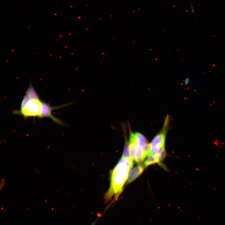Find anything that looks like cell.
<instances>
[{
  "label": "cell",
  "instance_id": "ba28073f",
  "mask_svg": "<svg viewBox=\"0 0 225 225\" xmlns=\"http://www.w3.org/2000/svg\"><path fill=\"white\" fill-rule=\"evenodd\" d=\"M26 93L29 96L31 99H40L37 93L31 83L28 88Z\"/></svg>",
  "mask_w": 225,
  "mask_h": 225
},
{
  "label": "cell",
  "instance_id": "30bf717a",
  "mask_svg": "<svg viewBox=\"0 0 225 225\" xmlns=\"http://www.w3.org/2000/svg\"><path fill=\"white\" fill-rule=\"evenodd\" d=\"M183 82L185 84L188 85L190 84L191 83L190 78L188 77H185L183 80Z\"/></svg>",
  "mask_w": 225,
  "mask_h": 225
},
{
  "label": "cell",
  "instance_id": "9c48e42d",
  "mask_svg": "<svg viewBox=\"0 0 225 225\" xmlns=\"http://www.w3.org/2000/svg\"><path fill=\"white\" fill-rule=\"evenodd\" d=\"M31 99L29 96L26 93L21 102L20 110L22 109Z\"/></svg>",
  "mask_w": 225,
  "mask_h": 225
},
{
  "label": "cell",
  "instance_id": "8992f818",
  "mask_svg": "<svg viewBox=\"0 0 225 225\" xmlns=\"http://www.w3.org/2000/svg\"><path fill=\"white\" fill-rule=\"evenodd\" d=\"M145 168L144 164H138L131 170L127 182L129 183L136 179L143 172Z\"/></svg>",
  "mask_w": 225,
  "mask_h": 225
},
{
  "label": "cell",
  "instance_id": "7a4b0ae2",
  "mask_svg": "<svg viewBox=\"0 0 225 225\" xmlns=\"http://www.w3.org/2000/svg\"><path fill=\"white\" fill-rule=\"evenodd\" d=\"M169 118L167 115L162 129L149 143V149L147 156H152L157 163L161 162L165 157V142L169 127Z\"/></svg>",
  "mask_w": 225,
  "mask_h": 225
},
{
  "label": "cell",
  "instance_id": "277c9868",
  "mask_svg": "<svg viewBox=\"0 0 225 225\" xmlns=\"http://www.w3.org/2000/svg\"><path fill=\"white\" fill-rule=\"evenodd\" d=\"M42 102L40 99H31L22 109L15 111V113H19L25 118L29 117H39L41 112Z\"/></svg>",
  "mask_w": 225,
  "mask_h": 225
},
{
  "label": "cell",
  "instance_id": "5b68a950",
  "mask_svg": "<svg viewBox=\"0 0 225 225\" xmlns=\"http://www.w3.org/2000/svg\"><path fill=\"white\" fill-rule=\"evenodd\" d=\"M64 106H65V105L58 107H51L47 103L42 101L41 112L39 118H49L58 124H64L60 120L54 117L52 113L53 110L59 108L61 107H62Z\"/></svg>",
  "mask_w": 225,
  "mask_h": 225
},
{
  "label": "cell",
  "instance_id": "52a82bcc",
  "mask_svg": "<svg viewBox=\"0 0 225 225\" xmlns=\"http://www.w3.org/2000/svg\"><path fill=\"white\" fill-rule=\"evenodd\" d=\"M122 158L133 160L131 154L128 142L125 140L123 151Z\"/></svg>",
  "mask_w": 225,
  "mask_h": 225
},
{
  "label": "cell",
  "instance_id": "3957f363",
  "mask_svg": "<svg viewBox=\"0 0 225 225\" xmlns=\"http://www.w3.org/2000/svg\"><path fill=\"white\" fill-rule=\"evenodd\" d=\"M134 136L137 155L136 162L140 164L148 156L149 149V144L142 134L136 132L134 133Z\"/></svg>",
  "mask_w": 225,
  "mask_h": 225
},
{
  "label": "cell",
  "instance_id": "8fae6325",
  "mask_svg": "<svg viewBox=\"0 0 225 225\" xmlns=\"http://www.w3.org/2000/svg\"><path fill=\"white\" fill-rule=\"evenodd\" d=\"M4 181H3V180L2 181V182H1V185H0V188H2V187H3V186H4Z\"/></svg>",
  "mask_w": 225,
  "mask_h": 225
},
{
  "label": "cell",
  "instance_id": "6da1fadb",
  "mask_svg": "<svg viewBox=\"0 0 225 225\" xmlns=\"http://www.w3.org/2000/svg\"><path fill=\"white\" fill-rule=\"evenodd\" d=\"M133 161L121 158L111 171L110 187L105 197L107 202L111 200L113 197L114 199H117L122 192L133 166Z\"/></svg>",
  "mask_w": 225,
  "mask_h": 225
}]
</instances>
